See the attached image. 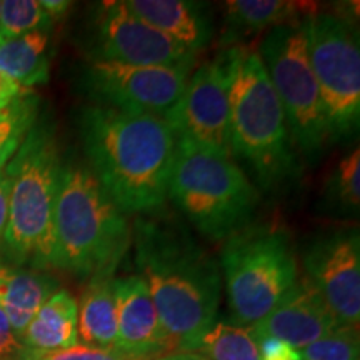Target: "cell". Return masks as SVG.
<instances>
[{
    "mask_svg": "<svg viewBox=\"0 0 360 360\" xmlns=\"http://www.w3.org/2000/svg\"><path fill=\"white\" fill-rule=\"evenodd\" d=\"M167 197L210 240H227L250 224L259 192L232 157L175 141Z\"/></svg>",
    "mask_w": 360,
    "mask_h": 360,
    "instance_id": "cell-6",
    "label": "cell"
},
{
    "mask_svg": "<svg viewBox=\"0 0 360 360\" xmlns=\"http://www.w3.org/2000/svg\"><path fill=\"white\" fill-rule=\"evenodd\" d=\"M130 238L127 217L89 165H62L53 205L52 269L89 281L114 277Z\"/></svg>",
    "mask_w": 360,
    "mask_h": 360,
    "instance_id": "cell-3",
    "label": "cell"
},
{
    "mask_svg": "<svg viewBox=\"0 0 360 360\" xmlns=\"http://www.w3.org/2000/svg\"><path fill=\"white\" fill-rule=\"evenodd\" d=\"M191 70L92 60L82 87L96 105L125 114L165 117L186 89Z\"/></svg>",
    "mask_w": 360,
    "mask_h": 360,
    "instance_id": "cell-10",
    "label": "cell"
},
{
    "mask_svg": "<svg viewBox=\"0 0 360 360\" xmlns=\"http://www.w3.org/2000/svg\"><path fill=\"white\" fill-rule=\"evenodd\" d=\"M327 202L340 212H359L360 205V152L345 155L327 180Z\"/></svg>",
    "mask_w": 360,
    "mask_h": 360,
    "instance_id": "cell-24",
    "label": "cell"
},
{
    "mask_svg": "<svg viewBox=\"0 0 360 360\" xmlns=\"http://www.w3.org/2000/svg\"><path fill=\"white\" fill-rule=\"evenodd\" d=\"M57 290L58 282L42 270L0 262V310L19 339L40 307Z\"/></svg>",
    "mask_w": 360,
    "mask_h": 360,
    "instance_id": "cell-17",
    "label": "cell"
},
{
    "mask_svg": "<svg viewBox=\"0 0 360 360\" xmlns=\"http://www.w3.org/2000/svg\"><path fill=\"white\" fill-rule=\"evenodd\" d=\"M339 328L322 295L307 277L297 281L289 294L262 321L249 327L254 339L274 337L302 350Z\"/></svg>",
    "mask_w": 360,
    "mask_h": 360,
    "instance_id": "cell-15",
    "label": "cell"
},
{
    "mask_svg": "<svg viewBox=\"0 0 360 360\" xmlns=\"http://www.w3.org/2000/svg\"><path fill=\"white\" fill-rule=\"evenodd\" d=\"M40 6H42L44 11L47 12V15L53 22L60 19L65 12H69L72 4L67 2V0H40Z\"/></svg>",
    "mask_w": 360,
    "mask_h": 360,
    "instance_id": "cell-31",
    "label": "cell"
},
{
    "mask_svg": "<svg viewBox=\"0 0 360 360\" xmlns=\"http://www.w3.org/2000/svg\"><path fill=\"white\" fill-rule=\"evenodd\" d=\"M39 110L40 98L30 89H22L0 109V170L6 169L37 124Z\"/></svg>",
    "mask_w": 360,
    "mask_h": 360,
    "instance_id": "cell-22",
    "label": "cell"
},
{
    "mask_svg": "<svg viewBox=\"0 0 360 360\" xmlns=\"http://www.w3.org/2000/svg\"><path fill=\"white\" fill-rule=\"evenodd\" d=\"M94 60L192 70L197 53L146 24L125 2H102L94 19Z\"/></svg>",
    "mask_w": 360,
    "mask_h": 360,
    "instance_id": "cell-12",
    "label": "cell"
},
{
    "mask_svg": "<svg viewBox=\"0 0 360 360\" xmlns=\"http://www.w3.org/2000/svg\"><path fill=\"white\" fill-rule=\"evenodd\" d=\"M11 188L12 179L7 169L0 170V250L4 247V237H6L8 224V204H11Z\"/></svg>",
    "mask_w": 360,
    "mask_h": 360,
    "instance_id": "cell-30",
    "label": "cell"
},
{
    "mask_svg": "<svg viewBox=\"0 0 360 360\" xmlns=\"http://www.w3.org/2000/svg\"><path fill=\"white\" fill-rule=\"evenodd\" d=\"M175 141L232 157L229 143V60L227 51L205 62L187 80L182 96L164 117Z\"/></svg>",
    "mask_w": 360,
    "mask_h": 360,
    "instance_id": "cell-11",
    "label": "cell"
},
{
    "mask_svg": "<svg viewBox=\"0 0 360 360\" xmlns=\"http://www.w3.org/2000/svg\"><path fill=\"white\" fill-rule=\"evenodd\" d=\"M315 12L312 4L285 0H231L225 4L224 29L220 45L238 47L240 42L262 30L305 19Z\"/></svg>",
    "mask_w": 360,
    "mask_h": 360,
    "instance_id": "cell-18",
    "label": "cell"
},
{
    "mask_svg": "<svg viewBox=\"0 0 360 360\" xmlns=\"http://www.w3.org/2000/svg\"><path fill=\"white\" fill-rule=\"evenodd\" d=\"M359 328L339 327L300 350L302 360H359Z\"/></svg>",
    "mask_w": 360,
    "mask_h": 360,
    "instance_id": "cell-26",
    "label": "cell"
},
{
    "mask_svg": "<svg viewBox=\"0 0 360 360\" xmlns=\"http://www.w3.org/2000/svg\"><path fill=\"white\" fill-rule=\"evenodd\" d=\"M255 342L259 349V360H302L300 350L274 337H260Z\"/></svg>",
    "mask_w": 360,
    "mask_h": 360,
    "instance_id": "cell-29",
    "label": "cell"
},
{
    "mask_svg": "<svg viewBox=\"0 0 360 360\" xmlns=\"http://www.w3.org/2000/svg\"><path fill=\"white\" fill-rule=\"evenodd\" d=\"M12 179L4 255L35 270L52 269L53 205L62 162L51 125L37 122L6 165Z\"/></svg>",
    "mask_w": 360,
    "mask_h": 360,
    "instance_id": "cell-5",
    "label": "cell"
},
{
    "mask_svg": "<svg viewBox=\"0 0 360 360\" xmlns=\"http://www.w3.org/2000/svg\"><path fill=\"white\" fill-rule=\"evenodd\" d=\"M132 236L135 262L172 354L191 352L217 321L219 264L172 215H142L135 220Z\"/></svg>",
    "mask_w": 360,
    "mask_h": 360,
    "instance_id": "cell-1",
    "label": "cell"
},
{
    "mask_svg": "<svg viewBox=\"0 0 360 360\" xmlns=\"http://www.w3.org/2000/svg\"><path fill=\"white\" fill-rule=\"evenodd\" d=\"M304 267L339 327L359 328L360 242L357 229L317 237L304 255Z\"/></svg>",
    "mask_w": 360,
    "mask_h": 360,
    "instance_id": "cell-13",
    "label": "cell"
},
{
    "mask_svg": "<svg viewBox=\"0 0 360 360\" xmlns=\"http://www.w3.org/2000/svg\"><path fill=\"white\" fill-rule=\"evenodd\" d=\"M52 25L51 17L39 0H6L0 2V40L47 30Z\"/></svg>",
    "mask_w": 360,
    "mask_h": 360,
    "instance_id": "cell-25",
    "label": "cell"
},
{
    "mask_svg": "<svg viewBox=\"0 0 360 360\" xmlns=\"http://www.w3.org/2000/svg\"><path fill=\"white\" fill-rule=\"evenodd\" d=\"M25 347L0 310V360H24Z\"/></svg>",
    "mask_w": 360,
    "mask_h": 360,
    "instance_id": "cell-28",
    "label": "cell"
},
{
    "mask_svg": "<svg viewBox=\"0 0 360 360\" xmlns=\"http://www.w3.org/2000/svg\"><path fill=\"white\" fill-rule=\"evenodd\" d=\"M233 326H254L299 281L290 233L277 224H249L225 240L220 255Z\"/></svg>",
    "mask_w": 360,
    "mask_h": 360,
    "instance_id": "cell-7",
    "label": "cell"
},
{
    "mask_svg": "<svg viewBox=\"0 0 360 360\" xmlns=\"http://www.w3.org/2000/svg\"><path fill=\"white\" fill-rule=\"evenodd\" d=\"M307 47L328 135H352L360 119V49L352 24L335 13L307 17Z\"/></svg>",
    "mask_w": 360,
    "mask_h": 360,
    "instance_id": "cell-9",
    "label": "cell"
},
{
    "mask_svg": "<svg viewBox=\"0 0 360 360\" xmlns=\"http://www.w3.org/2000/svg\"><path fill=\"white\" fill-rule=\"evenodd\" d=\"M49 32L35 30L0 40V74L20 89L49 80Z\"/></svg>",
    "mask_w": 360,
    "mask_h": 360,
    "instance_id": "cell-20",
    "label": "cell"
},
{
    "mask_svg": "<svg viewBox=\"0 0 360 360\" xmlns=\"http://www.w3.org/2000/svg\"><path fill=\"white\" fill-rule=\"evenodd\" d=\"M188 354L205 360H259L257 342L249 328L222 321H215Z\"/></svg>",
    "mask_w": 360,
    "mask_h": 360,
    "instance_id": "cell-23",
    "label": "cell"
},
{
    "mask_svg": "<svg viewBox=\"0 0 360 360\" xmlns=\"http://www.w3.org/2000/svg\"><path fill=\"white\" fill-rule=\"evenodd\" d=\"M225 51L231 154L250 165L260 186L276 191L297 169L285 114L259 52L245 45Z\"/></svg>",
    "mask_w": 360,
    "mask_h": 360,
    "instance_id": "cell-4",
    "label": "cell"
},
{
    "mask_svg": "<svg viewBox=\"0 0 360 360\" xmlns=\"http://www.w3.org/2000/svg\"><path fill=\"white\" fill-rule=\"evenodd\" d=\"M79 129L89 169L117 207L124 214L160 212L175 152L167 120L90 105Z\"/></svg>",
    "mask_w": 360,
    "mask_h": 360,
    "instance_id": "cell-2",
    "label": "cell"
},
{
    "mask_svg": "<svg viewBox=\"0 0 360 360\" xmlns=\"http://www.w3.org/2000/svg\"><path fill=\"white\" fill-rule=\"evenodd\" d=\"M20 90L22 89L19 85L11 82L7 77H4V75L0 74V109H2L4 105H7V103L11 102L12 98L20 92Z\"/></svg>",
    "mask_w": 360,
    "mask_h": 360,
    "instance_id": "cell-32",
    "label": "cell"
},
{
    "mask_svg": "<svg viewBox=\"0 0 360 360\" xmlns=\"http://www.w3.org/2000/svg\"><path fill=\"white\" fill-rule=\"evenodd\" d=\"M79 337L84 345L115 349L117 305L114 277H94L84 290L79 307Z\"/></svg>",
    "mask_w": 360,
    "mask_h": 360,
    "instance_id": "cell-21",
    "label": "cell"
},
{
    "mask_svg": "<svg viewBox=\"0 0 360 360\" xmlns=\"http://www.w3.org/2000/svg\"><path fill=\"white\" fill-rule=\"evenodd\" d=\"M20 342L30 350H62L79 344V304L67 290H57L45 302Z\"/></svg>",
    "mask_w": 360,
    "mask_h": 360,
    "instance_id": "cell-19",
    "label": "cell"
},
{
    "mask_svg": "<svg viewBox=\"0 0 360 360\" xmlns=\"http://www.w3.org/2000/svg\"><path fill=\"white\" fill-rule=\"evenodd\" d=\"M130 12L192 53H199L214 35L210 8L192 0H129Z\"/></svg>",
    "mask_w": 360,
    "mask_h": 360,
    "instance_id": "cell-16",
    "label": "cell"
},
{
    "mask_svg": "<svg viewBox=\"0 0 360 360\" xmlns=\"http://www.w3.org/2000/svg\"><path fill=\"white\" fill-rule=\"evenodd\" d=\"M24 360H142L130 357L117 349H101L90 345H74L62 350H25Z\"/></svg>",
    "mask_w": 360,
    "mask_h": 360,
    "instance_id": "cell-27",
    "label": "cell"
},
{
    "mask_svg": "<svg viewBox=\"0 0 360 360\" xmlns=\"http://www.w3.org/2000/svg\"><path fill=\"white\" fill-rule=\"evenodd\" d=\"M260 58L285 114L292 143L314 157L330 139L307 47V17L267 30Z\"/></svg>",
    "mask_w": 360,
    "mask_h": 360,
    "instance_id": "cell-8",
    "label": "cell"
},
{
    "mask_svg": "<svg viewBox=\"0 0 360 360\" xmlns=\"http://www.w3.org/2000/svg\"><path fill=\"white\" fill-rule=\"evenodd\" d=\"M114 294L117 305L115 349L142 360H159L172 354L146 281L141 276L114 278Z\"/></svg>",
    "mask_w": 360,
    "mask_h": 360,
    "instance_id": "cell-14",
    "label": "cell"
}]
</instances>
